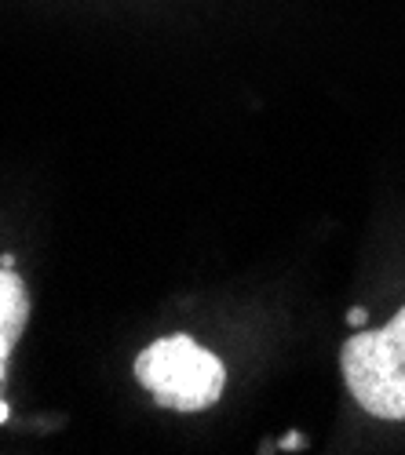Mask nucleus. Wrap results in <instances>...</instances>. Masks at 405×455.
<instances>
[{
	"label": "nucleus",
	"instance_id": "nucleus-5",
	"mask_svg": "<svg viewBox=\"0 0 405 455\" xmlns=\"http://www.w3.org/2000/svg\"><path fill=\"white\" fill-rule=\"evenodd\" d=\"M4 419H8V404H4V401H0V423H4Z\"/></svg>",
	"mask_w": 405,
	"mask_h": 455
},
{
	"label": "nucleus",
	"instance_id": "nucleus-3",
	"mask_svg": "<svg viewBox=\"0 0 405 455\" xmlns=\"http://www.w3.org/2000/svg\"><path fill=\"white\" fill-rule=\"evenodd\" d=\"M26 317H29V299L22 281L8 267H0V379H4L12 347L19 343V335L26 328Z\"/></svg>",
	"mask_w": 405,
	"mask_h": 455
},
{
	"label": "nucleus",
	"instance_id": "nucleus-2",
	"mask_svg": "<svg viewBox=\"0 0 405 455\" xmlns=\"http://www.w3.org/2000/svg\"><path fill=\"white\" fill-rule=\"evenodd\" d=\"M139 383L154 394L161 408L201 411L223 397L227 368L212 350L194 343L190 335H168L146 347L135 361Z\"/></svg>",
	"mask_w": 405,
	"mask_h": 455
},
{
	"label": "nucleus",
	"instance_id": "nucleus-4",
	"mask_svg": "<svg viewBox=\"0 0 405 455\" xmlns=\"http://www.w3.org/2000/svg\"><path fill=\"white\" fill-rule=\"evenodd\" d=\"M351 324L361 328V324H365V310H354V314H351Z\"/></svg>",
	"mask_w": 405,
	"mask_h": 455
},
{
	"label": "nucleus",
	"instance_id": "nucleus-1",
	"mask_svg": "<svg viewBox=\"0 0 405 455\" xmlns=\"http://www.w3.org/2000/svg\"><path fill=\"white\" fill-rule=\"evenodd\" d=\"M351 397L377 419H405V307L384 324L358 331L340 354Z\"/></svg>",
	"mask_w": 405,
	"mask_h": 455
}]
</instances>
